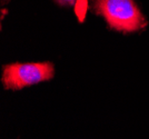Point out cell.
Here are the masks:
<instances>
[{
  "mask_svg": "<svg viewBox=\"0 0 149 139\" xmlns=\"http://www.w3.org/2000/svg\"><path fill=\"white\" fill-rule=\"evenodd\" d=\"M55 1L61 6H72L77 2V0H55Z\"/></svg>",
  "mask_w": 149,
  "mask_h": 139,
  "instance_id": "obj_3",
  "label": "cell"
},
{
  "mask_svg": "<svg viewBox=\"0 0 149 139\" xmlns=\"http://www.w3.org/2000/svg\"><path fill=\"white\" fill-rule=\"evenodd\" d=\"M95 13L102 16L117 31L134 32L147 26V21L134 0H93Z\"/></svg>",
  "mask_w": 149,
  "mask_h": 139,
  "instance_id": "obj_1",
  "label": "cell"
},
{
  "mask_svg": "<svg viewBox=\"0 0 149 139\" xmlns=\"http://www.w3.org/2000/svg\"><path fill=\"white\" fill-rule=\"evenodd\" d=\"M55 76V67L51 63H10L2 70L1 81L10 90H20L39 82L47 81Z\"/></svg>",
  "mask_w": 149,
  "mask_h": 139,
  "instance_id": "obj_2",
  "label": "cell"
}]
</instances>
